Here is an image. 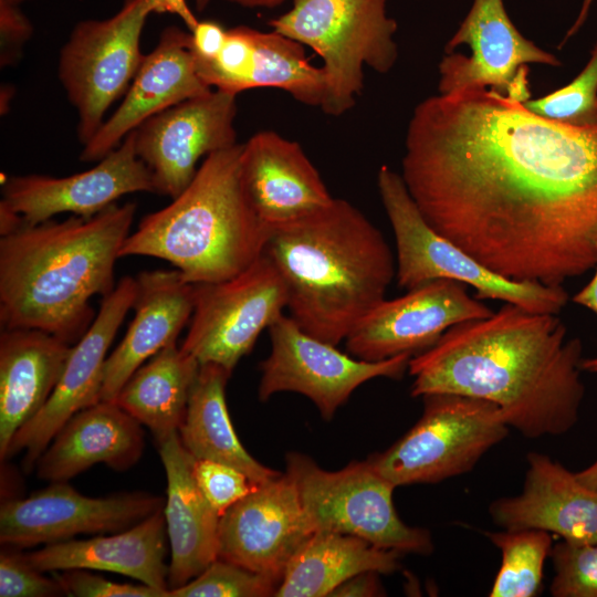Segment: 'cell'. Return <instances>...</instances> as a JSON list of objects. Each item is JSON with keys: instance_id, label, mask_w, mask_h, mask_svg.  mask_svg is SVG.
Instances as JSON below:
<instances>
[{"instance_id": "obj_48", "label": "cell", "mask_w": 597, "mask_h": 597, "mask_svg": "<svg viewBox=\"0 0 597 597\" xmlns=\"http://www.w3.org/2000/svg\"><path fill=\"white\" fill-rule=\"evenodd\" d=\"M13 94L14 93H13V87L12 86L4 85V91H3V88L1 90V96H4V98L1 97V114L8 112L9 103H10Z\"/></svg>"}, {"instance_id": "obj_25", "label": "cell", "mask_w": 597, "mask_h": 597, "mask_svg": "<svg viewBox=\"0 0 597 597\" xmlns=\"http://www.w3.org/2000/svg\"><path fill=\"white\" fill-rule=\"evenodd\" d=\"M167 542L166 519L160 509L125 531L48 544L22 555L44 573L73 568L105 570L169 590Z\"/></svg>"}, {"instance_id": "obj_7", "label": "cell", "mask_w": 597, "mask_h": 597, "mask_svg": "<svg viewBox=\"0 0 597 597\" xmlns=\"http://www.w3.org/2000/svg\"><path fill=\"white\" fill-rule=\"evenodd\" d=\"M380 199L396 242V280L407 291L446 279L470 285L478 300H494L535 313L558 314L568 301L563 285L514 281L482 265L425 220L401 175L384 165L377 174Z\"/></svg>"}, {"instance_id": "obj_37", "label": "cell", "mask_w": 597, "mask_h": 597, "mask_svg": "<svg viewBox=\"0 0 597 597\" xmlns=\"http://www.w3.org/2000/svg\"><path fill=\"white\" fill-rule=\"evenodd\" d=\"M193 475L219 516L259 485L241 470L212 460L195 459Z\"/></svg>"}, {"instance_id": "obj_20", "label": "cell", "mask_w": 597, "mask_h": 597, "mask_svg": "<svg viewBox=\"0 0 597 597\" xmlns=\"http://www.w3.org/2000/svg\"><path fill=\"white\" fill-rule=\"evenodd\" d=\"M211 90L198 74L190 32L176 25L165 28L155 49L145 55L122 104L83 146L80 159L100 161L146 119Z\"/></svg>"}, {"instance_id": "obj_12", "label": "cell", "mask_w": 597, "mask_h": 597, "mask_svg": "<svg viewBox=\"0 0 597 597\" xmlns=\"http://www.w3.org/2000/svg\"><path fill=\"white\" fill-rule=\"evenodd\" d=\"M446 53L438 66L439 94L489 88L522 103L532 98L528 64L562 65L517 30L504 0H473Z\"/></svg>"}, {"instance_id": "obj_6", "label": "cell", "mask_w": 597, "mask_h": 597, "mask_svg": "<svg viewBox=\"0 0 597 597\" xmlns=\"http://www.w3.org/2000/svg\"><path fill=\"white\" fill-rule=\"evenodd\" d=\"M269 25L321 56L325 91L320 107L331 116L354 107L365 66L386 74L398 60V27L387 0H292L291 9Z\"/></svg>"}, {"instance_id": "obj_10", "label": "cell", "mask_w": 597, "mask_h": 597, "mask_svg": "<svg viewBox=\"0 0 597 597\" xmlns=\"http://www.w3.org/2000/svg\"><path fill=\"white\" fill-rule=\"evenodd\" d=\"M158 0H125L109 18L76 23L62 46L57 74L78 114L77 136L86 145L109 106L132 84L145 55L140 35Z\"/></svg>"}, {"instance_id": "obj_13", "label": "cell", "mask_w": 597, "mask_h": 597, "mask_svg": "<svg viewBox=\"0 0 597 597\" xmlns=\"http://www.w3.org/2000/svg\"><path fill=\"white\" fill-rule=\"evenodd\" d=\"M269 333L271 353L260 366V400L276 392H298L310 398L327 420L362 384L377 377L400 379L412 357L401 354L379 362L358 359L306 333L284 314Z\"/></svg>"}, {"instance_id": "obj_32", "label": "cell", "mask_w": 597, "mask_h": 597, "mask_svg": "<svg viewBox=\"0 0 597 597\" xmlns=\"http://www.w3.org/2000/svg\"><path fill=\"white\" fill-rule=\"evenodd\" d=\"M485 535L502 554L489 596L533 597L540 594L544 562L553 547L551 534L542 530H505Z\"/></svg>"}, {"instance_id": "obj_38", "label": "cell", "mask_w": 597, "mask_h": 597, "mask_svg": "<svg viewBox=\"0 0 597 597\" xmlns=\"http://www.w3.org/2000/svg\"><path fill=\"white\" fill-rule=\"evenodd\" d=\"M25 561L22 553L4 551L0 555L1 597H56L66 595L53 575L48 577Z\"/></svg>"}, {"instance_id": "obj_8", "label": "cell", "mask_w": 597, "mask_h": 597, "mask_svg": "<svg viewBox=\"0 0 597 597\" xmlns=\"http://www.w3.org/2000/svg\"><path fill=\"white\" fill-rule=\"evenodd\" d=\"M422 399L423 412L415 426L369 458L396 488L467 473L509 432L501 409L489 400L446 392Z\"/></svg>"}, {"instance_id": "obj_14", "label": "cell", "mask_w": 597, "mask_h": 597, "mask_svg": "<svg viewBox=\"0 0 597 597\" xmlns=\"http://www.w3.org/2000/svg\"><path fill=\"white\" fill-rule=\"evenodd\" d=\"M155 192L151 174L135 149L134 130L93 168L66 177L12 176L0 201V235L71 212L91 218L132 192Z\"/></svg>"}, {"instance_id": "obj_49", "label": "cell", "mask_w": 597, "mask_h": 597, "mask_svg": "<svg viewBox=\"0 0 597 597\" xmlns=\"http://www.w3.org/2000/svg\"><path fill=\"white\" fill-rule=\"evenodd\" d=\"M212 0H193L197 11H203Z\"/></svg>"}, {"instance_id": "obj_40", "label": "cell", "mask_w": 597, "mask_h": 597, "mask_svg": "<svg viewBox=\"0 0 597 597\" xmlns=\"http://www.w3.org/2000/svg\"><path fill=\"white\" fill-rule=\"evenodd\" d=\"M33 25L20 7L0 2V65H15L22 57Z\"/></svg>"}, {"instance_id": "obj_17", "label": "cell", "mask_w": 597, "mask_h": 597, "mask_svg": "<svg viewBox=\"0 0 597 597\" xmlns=\"http://www.w3.org/2000/svg\"><path fill=\"white\" fill-rule=\"evenodd\" d=\"M467 285L439 279L384 298L346 337L349 355L379 362L397 355L415 356L432 347L452 326L493 314L467 292Z\"/></svg>"}, {"instance_id": "obj_11", "label": "cell", "mask_w": 597, "mask_h": 597, "mask_svg": "<svg viewBox=\"0 0 597 597\" xmlns=\"http://www.w3.org/2000/svg\"><path fill=\"white\" fill-rule=\"evenodd\" d=\"M195 285V306L180 346L200 364L213 363L232 374L287 305L284 281L263 253L235 276Z\"/></svg>"}, {"instance_id": "obj_43", "label": "cell", "mask_w": 597, "mask_h": 597, "mask_svg": "<svg viewBox=\"0 0 597 597\" xmlns=\"http://www.w3.org/2000/svg\"><path fill=\"white\" fill-rule=\"evenodd\" d=\"M597 254V240H596ZM595 273L591 280L573 297V302L588 308L597 315V256L595 263ZM582 370L597 373V357L583 358Z\"/></svg>"}, {"instance_id": "obj_2", "label": "cell", "mask_w": 597, "mask_h": 597, "mask_svg": "<svg viewBox=\"0 0 597 597\" xmlns=\"http://www.w3.org/2000/svg\"><path fill=\"white\" fill-rule=\"evenodd\" d=\"M583 344L557 314L504 303L485 318L450 327L412 356L411 396L457 394L489 400L527 438L558 436L578 420Z\"/></svg>"}, {"instance_id": "obj_26", "label": "cell", "mask_w": 597, "mask_h": 597, "mask_svg": "<svg viewBox=\"0 0 597 597\" xmlns=\"http://www.w3.org/2000/svg\"><path fill=\"white\" fill-rule=\"evenodd\" d=\"M142 425L114 401H98L75 413L36 461V476L66 482L94 464L125 471L144 450Z\"/></svg>"}, {"instance_id": "obj_21", "label": "cell", "mask_w": 597, "mask_h": 597, "mask_svg": "<svg viewBox=\"0 0 597 597\" xmlns=\"http://www.w3.org/2000/svg\"><path fill=\"white\" fill-rule=\"evenodd\" d=\"M240 169L254 211L271 229L334 199L301 145L273 130H261L242 144Z\"/></svg>"}, {"instance_id": "obj_18", "label": "cell", "mask_w": 597, "mask_h": 597, "mask_svg": "<svg viewBox=\"0 0 597 597\" xmlns=\"http://www.w3.org/2000/svg\"><path fill=\"white\" fill-rule=\"evenodd\" d=\"M136 291V277L124 276L103 297L93 323L73 344L50 398L36 416L17 431L4 460L24 452L22 470L30 473L61 428L75 413L101 401L107 350L127 312L133 307Z\"/></svg>"}, {"instance_id": "obj_30", "label": "cell", "mask_w": 597, "mask_h": 597, "mask_svg": "<svg viewBox=\"0 0 597 597\" xmlns=\"http://www.w3.org/2000/svg\"><path fill=\"white\" fill-rule=\"evenodd\" d=\"M199 368L195 356L171 343L130 376L114 402L157 440L179 430Z\"/></svg>"}, {"instance_id": "obj_31", "label": "cell", "mask_w": 597, "mask_h": 597, "mask_svg": "<svg viewBox=\"0 0 597 597\" xmlns=\"http://www.w3.org/2000/svg\"><path fill=\"white\" fill-rule=\"evenodd\" d=\"M254 53L245 91L273 87L297 102L321 106L325 91L324 70L312 65L300 42L275 31L253 30Z\"/></svg>"}, {"instance_id": "obj_39", "label": "cell", "mask_w": 597, "mask_h": 597, "mask_svg": "<svg viewBox=\"0 0 597 597\" xmlns=\"http://www.w3.org/2000/svg\"><path fill=\"white\" fill-rule=\"evenodd\" d=\"M63 586L66 596L75 597H169V590H163L146 584H121L88 573L87 569H64L52 572Z\"/></svg>"}, {"instance_id": "obj_36", "label": "cell", "mask_w": 597, "mask_h": 597, "mask_svg": "<svg viewBox=\"0 0 597 597\" xmlns=\"http://www.w3.org/2000/svg\"><path fill=\"white\" fill-rule=\"evenodd\" d=\"M554 597H597V543L558 542L552 547Z\"/></svg>"}, {"instance_id": "obj_3", "label": "cell", "mask_w": 597, "mask_h": 597, "mask_svg": "<svg viewBox=\"0 0 597 597\" xmlns=\"http://www.w3.org/2000/svg\"><path fill=\"white\" fill-rule=\"evenodd\" d=\"M136 203L100 213L21 226L0 238L2 328H32L73 345L96 314L90 301L115 287L114 268Z\"/></svg>"}, {"instance_id": "obj_16", "label": "cell", "mask_w": 597, "mask_h": 597, "mask_svg": "<svg viewBox=\"0 0 597 597\" xmlns=\"http://www.w3.org/2000/svg\"><path fill=\"white\" fill-rule=\"evenodd\" d=\"M237 95L221 90L178 103L135 130V149L151 174L155 193L171 199L191 182L202 156L237 144Z\"/></svg>"}, {"instance_id": "obj_47", "label": "cell", "mask_w": 597, "mask_h": 597, "mask_svg": "<svg viewBox=\"0 0 597 597\" xmlns=\"http://www.w3.org/2000/svg\"><path fill=\"white\" fill-rule=\"evenodd\" d=\"M245 8H274L287 0H223Z\"/></svg>"}, {"instance_id": "obj_41", "label": "cell", "mask_w": 597, "mask_h": 597, "mask_svg": "<svg viewBox=\"0 0 597 597\" xmlns=\"http://www.w3.org/2000/svg\"><path fill=\"white\" fill-rule=\"evenodd\" d=\"M191 34V52L196 64L213 61L219 54L227 36V29L211 20L198 21L189 31Z\"/></svg>"}, {"instance_id": "obj_34", "label": "cell", "mask_w": 597, "mask_h": 597, "mask_svg": "<svg viewBox=\"0 0 597 597\" xmlns=\"http://www.w3.org/2000/svg\"><path fill=\"white\" fill-rule=\"evenodd\" d=\"M279 585L271 576L217 558L193 579L169 589V597H266Z\"/></svg>"}, {"instance_id": "obj_33", "label": "cell", "mask_w": 597, "mask_h": 597, "mask_svg": "<svg viewBox=\"0 0 597 597\" xmlns=\"http://www.w3.org/2000/svg\"><path fill=\"white\" fill-rule=\"evenodd\" d=\"M531 112L575 127L597 125V41L579 74L565 86L524 103Z\"/></svg>"}, {"instance_id": "obj_35", "label": "cell", "mask_w": 597, "mask_h": 597, "mask_svg": "<svg viewBox=\"0 0 597 597\" xmlns=\"http://www.w3.org/2000/svg\"><path fill=\"white\" fill-rule=\"evenodd\" d=\"M253 30L247 25L228 29L217 57L209 63L196 64L199 76L208 86L234 95L245 91L253 63Z\"/></svg>"}, {"instance_id": "obj_15", "label": "cell", "mask_w": 597, "mask_h": 597, "mask_svg": "<svg viewBox=\"0 0 597 597\" xmlns=\"http://www.w3.org/2000/svg\"><path fill=\"white\" fill-rule=\"evenodd\" d=\"M164 506L163 496L146 492L90 498L66 482H51L27 498L2 501L0 542L19 551L69 541L81 534L116 533Z\"/></svg>"}, {"instance_id": "obj_46", "label": "cell", "mask_w": 597, "mask_h": 597, "mask_svg": "<svg viewBox=\"0 0 597 597\" xmlns=\"http://www.w3.org/2000/svg\"><path fill=\"white\" fill-rule=\"evenodd\" d=\"M575 475L584 485L597 491V460L588 468L576 472Z\"/></svg>"}, {"instance_id": "obj_27", "label": "cell", "mask_w": 597, "mask_h": 597, "mask_svg": "<svg viewBox=\"0 0 597 597\" xmlns=\"http://www.w3.org/2000/svg\"><path fill=\"white\" fill-rule=\"evenodd\" d=\"M57 336L32 328H2L0 335V459L17 431L33 419L53 392L72 349Z\"/></svg>"}, {"instance_id": "obj_19", "label": "cell", "mask_w": 597, "mask_h": 597, "mask_svg": "<svg viewBox=\"0 0 597 597\" xmlns=\"http://www.w3.org/2000/svg\"><path fill=\"white\" fill-rule=\"evenodd\" d=\"M314 533L294 482L281 473L220 516L218 558L281 582L292 557Z\"/></svg>"}, {"instance_id": "obj_42", "label": "cell", "mask_w": 597, "mask_h": 597, "mask_svg": "<svg viewBox=\"0 0 597 597\" xmlns=\"http://www.w3.org/2000/svg\"><path fill=\"white\" fill-rule=\"evenodd\" d=\"M379 573L365 572L353 576L339 585L331 596L371 597L384 595L378 579Z\"/></svg>"}, {"instance_id": "obj_4", "label": "cell", "mask_w": 597, "mask_h": 597, "mask_svg": "<svg viewBox=\"0 0 597 597\" xmlns=\"http://www.w3.org/2000/svg\"><path fill=\"white\" fill-rule=\"evenodd\" d=\"M263 253L284 281L290 316L333 345L385 298L396 276L381 231L341 198L273 228Z\"/></svg>"}, {"instance_id": "obj_24", "label": "cell", "mask_w": 597, "mask_h": 597, "mask_svg": "<svg viewBox=\"0 0 597 597\" xmlns=\"http://www.w3.org/2000/svg\"><path fill=\"white\" fill-rule=\"evenodd\" d=\"M167 478L165 519L171 557L169 589L200 575L218 558L220 516L205 498L193 475L195 458L178 431L156 440Z\"/></svg>"}, {"instance_id": "obj_23", "label": "cell", "mask_w": 597, "mask_h": 597, "mask_svg": "<svg viewBox=\"0 0 597 597\" xmlns=\"http://www.w3.org/2000/svg\"><path fill=\"white\" fill-rule=\"evenodd\" d=\"M136 283L134 318L105 362L103 401H115L126 381L146 360L175 343L193 312L195 285L177 269L143 271L136 276Z\"/></svg>"}, {"instance_id": "obj_22", "label": "cell", "mask_w": 597, "mask_h": 597, "mask_svg": "<svg viewBox=\"0 0 597 597\" xmlns=\"http://www.w3.org/2000/svg\"><path fill=\"white\" fill-rule=\"evenodd\" d=\"M521 494L490 505L504 530H542L575 544L597 543V491L584 485L561 463L531 452Z\"/></svg>"}, {"instance_id": "obj_44", "label": "cell", "mask_w": 597, "mask_h": 597, "mask_svg": "<svg viewBox=\"0 0 597 597\" xmlns=\"http://www.w3.org/2000/svg\"><path fill=\"white\" fill-rule=\"evenodd\" d=\"M157 13L178 15L182 19L189 31H191L199 21L189 9L187 0H158Z\"/></svg>"}, {"instance_id": "obj_29", "label": "cell", "mask_w": 597, "mask_h": 597, "mask_svg": "<svg viewBox=\"0 0 597 597\" xmlns=\"http://www.w3.org/2000/svg\"><path fill=\"white\" fill-rule=\"evenodd\" d=\"M231 373L218 364H200L178 434L196 460H212L241 470L255 484L281 474L258 462L242 446L231 422L226 386Z\"/></svg>"}, {"instance_id": "obj_1", "label": "cell", "mask_w": 597, "mask_h": 597, "mask_svg": "<svg viewBox=\"0 0 597 597\" xmlns=\"http://www.w3.org/2000/svg\"><path fill=\"white\" fill-rule=\"evenodd\" d=\"M400 175L432 229L504 277L558 286L595 266L597 125L438 93L412 112Z\"/></svg>"}, {"instance_id": "obj_45", "label": "cell", "mask_w": 597, "mask_h": 597, "mask_svg": "<svg viewBox=\"0 0 597 597\" xmlns=\"http://www.w3.org/2000/svg\"><path fill=\"white\" fill-rule=\"evenodd\" d=\"M594 1L595 0H582L578 14H577L576 19L574 20V22L572 23V25L569 27V29L566 31V34L563 38V40H562L558 48L564 46L566 44V42L570 38H573L575 34H577V32L583 28V25L585 24L588 15H589V11H590V9H591V7L594 4Z\"/></svg>"}, {"instance_id": "obj_28", "label": "cell", "mask_w": 597, "mask_h": 597, "mask_svg": "<svg viewBox=\"0 0 597 597\" xmlns=\"http://www.w3.org/2000/svg\"><path fill=\"white\" fill-rule=\"evenodd\" d=\"M400 553L377 547L358 536L315 532L286 566L274 596L323 597L365 572L391 574Z\"/></svg>"}, {"instance_id": "obj_5", "label": "cell", "mask_w": 597, "mask_h": 597, "mask_svg": "<svg viewBox=\"0 0 597 597\" xmlns=\"http://www.w3.org/2000/svg\"><path fill=\"white\" fill-rule=\"evenodd\" d=\"M241 149L235 144L208 155L179 196L140 220L121 256L166 260L192 284L231 279L256 261L272 229L243 188Z\"/></svg>"}, {"instance_id": "obj_50", "label": "cell", "mask_w": 597, "mask_h": 597, "mask_svg": "<svg viewBox=\"0 0 597 597\" xmlns=\"http://www.w3.org/2000/svg\"><path fill=\"white\" fill-rule=\"evenodd\" d=\"M25 1H29V0H0V2H2V3H8V4H12V6H18V7H20V4L25 2Z\"/></svg>"}, {"instance_id": "obj_9", "label": "cell", "mask_w": 597, "mask_h": 597, "mask_svg": "<svg viewBox=\"0 0 597 597\" xmlns=\"http://www.w3.org/2000/svg\"><path fill=\"white\" fill-rule=\"evenodd\" d=\"M285 473L292 479L315 532L358 536L370 544L402 553L433 551L429 531L407 525L398 515L395 485L368 460L326 471L311 458L291 452Z\"/></svg>"}]
</instances>
